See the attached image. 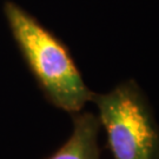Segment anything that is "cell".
<instances>
[{
  "mask_svg": "<svg viewBox=\"0 0 159 159\" xmlns=\"http://www.w3.org/2000/svg\"><path fill=\"white\" fill-rule=\"evenodd\" d=\"M4 13L13 38L45 98L71 114L80 112L93 92L87 87L68 48L31 14L7 1Z\"/></svg>",
  "mask_w": 159,
  "mask_h": 159,
  "instance_id": "cell-1",
  "label": "cell"
},
{
  "mask_svg": "<svg viewBox=\"0 0 159 159\" xmlns=\"http://www.w3.org/2000/svg\"><path fill=\"white\" fill-rule=\"evenodd\" d=\"M112 159H159V125L146 94L134 79L107 93L92 94Z\"/></svg>",
  "mask_w": 159,
  "mask_h": 159,
  "instance_id": "cell-2",
  "label": "cell"
},
{
  "mask_svg": "<svg viewBox=\"0 0 159 159\" xmlns=\"http://www.w3.org/2000/svg\"><path fill=\"white\" fill-rule=\"evenodd\" d=\"M73 130L68 139L47 159H100L98 145L102 129L96 114L81 111L72 114Z\"/></svg>",
  "mask_w": 159,
  "mask_h": 159,
  "instance_id": "cell-3",
  "label": "cell"
}]
</instances>
